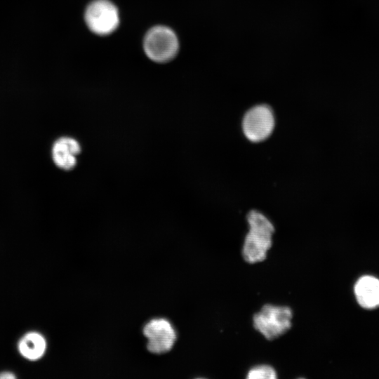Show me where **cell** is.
<instances>
[{
    "instance_id": "cell-3",
    "label": "cell",
    "mask_w": 379,
    "mask_h": 379,
    "mask_svg": "<svg viewBox=\"0 0 379 379\" xmlns=\"http://www.w3.org/2000/svg\"><path fill=\"white\" fill-rule=\"evenodd\" d=\"M178 40L172 29L156 26L146 34L143 48L147 57L157 62H165L175 57L178 51Z\"/></svg>"
},
{
    "instance_id": "cell-8",
    "label": "cell",
    "mask_w": 379,
    "mask_h": 379,
    "mask_svg": "<svg viewBox=\"0 0 379 379\" xmlns=\"http://www.w3.org/2000/svg\"><path fill=\"white\" fill-rule=\"evenodd\" d=\"M354 294L359 305L365 309L379 306V279L372 276L359 278L354 285Z\"/></svg>"
},
{
    "instance_id": "cell-6",
    "label": "cell",
    "mask_w": 379,
    "mask_h": 379,
    "mask_svg": "<svg viewBox=\"0 0 379 379\" xmlns=\"http://www.w3.org/2000/svg\"><path fill=\"white\" fill-rule=\"evenodd\" d=\"M143 334L148 339L147 350L154 354L169 351L176 339L172 325L163 318L149 321L143 328Z\"/></svg>"
},
{
    "instance_id": "cell-11",
    "label": "cell",
    "mask_w": 379,
    "mask_h": 379,
    "mask_svg": "<svg viewBox=\"0 0 379 379\" xmlns=\"http://www.w3.org/2000/svg\"><path fill=\"white\" fill-rule=\"evenodd\" d=\"M15 375L11 372H3L0 373V378H15Z\"/></svg>"
},
{
    "instance_id": "cell-2",
    "label": "cell",
    "mask_w": 379,
    "mask_h": 379,
    "mask_svg": "<svg viewBox=\"0 0 379 379\" xmlns=\"http://www.w3.org/2000/svg\"><path fill=\"white\" fill-rule=\"evenodd\" d=\"M293 312L287 306L267 304L253 317L254 328L266 339H275L292 326Z\"/></svg>"
},
{
    "instance_id": "cell-10",
    "label": "cell",
    "mask_w": 379,
    "mask_h": 379,
    "mask_svg": "<svg viewBox=\"0 0 379 379\" xmlns=\"http://www.w3.org/2000/svg\"><path fill=\"white\" fill-rule=\"evenodd\" d=\"M248 379H275L277 378L275 369L268 364H259L248 370Z\"/></svg>"
},
{
    "instance_id": "cell-9",
    "label": "cell",
    "mask_w": 379,
    "mask_h": 379,
    "mask_svg": "<svg viewBox=\"0 0 379 379\" xmlns=\"http://www.w3.org/2000/svg\"><path fill=\"white\" fill-rule=\"evenodd\" d=\"M46 349V342L44 337L36 332L25 334L18 343L20 353L30 361H35L43 357Z\"/></svg>"
},
{
    "instance_id": "cell-1",
    "label": "cell",
    "mask_w": 379,
    "mask_h": 379,
    "mask_svg": "<svg viewBox=\"0 0 379 379\" xmlns=\"http://www.w3.org/2000/svg\"><path fill=\"white\" fill-rule=\"evenodd\" d=\"M248 231L242 247L246 262L255 264L263 261L272 244L274 227L262 213L252 210L247 215Z\"/></svg>"
},
{
    "instance_id": "cell-7",
    "label": "cell",
    "mask_w": 379,
    "mask_h": 379,
    "mask_svg": "<svg viewBox=\"0 0 379 379\" xmlns=\"http://www.w3.org/2000/svg\"><path fill=\"white\" fill-rule=\"evenodd\" d=\"M79 142L71 137L57 139L51 147V157L54 164L65 171L72 169L77 164V156L81 152Z\"/></svg>"
},
{
    "instance_id": "cell-4",
    "label": "cell",
    "mask_w": 379,
    "mask_h": 379,
    "mask_svg": "<svg viewBox=\"0 0 379 379\" xmlns=\"http://www.w3.org/2000/svg\"><path fill=\"white\" fill-rule=\"evenodd\" d=\"M275 119L272 109L265 104L250 108L244 114L242 130L246 138L253 142L267 139L272 133Z\"/></svg>"
},
{
    "instance_id": "cell-5",
    "label": "cell",
    "mask_w": 379,
    "mask_h": 379,
    "mask_svg": "<svg viewBox=\"0 0 379 379\" xmlns=\"http://www.w3.org/2000/svg\"><path fill=\"white\" fill-rule=\"evenodd\" d=\"M84 18L88 27L98 35L110 34L119 25L117 8L108 0H94L90 3Z\"/></svg>"
}]
</instances>
